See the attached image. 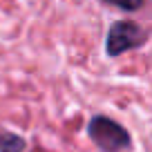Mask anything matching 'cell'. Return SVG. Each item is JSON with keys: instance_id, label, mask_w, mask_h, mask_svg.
<instances>
[{"instance_id": "6da1fadb", "label": "cell", "mask_w": 152, "mask_h": 152, "mask_svg": "<svg viewBox=\"0 0 152 152\" xmlns=\"http://www.w3.org/2000/svg\"><path fill=\"white\" fill-rule=\"evenodd\" d=\"M90 132L92 141L105 152H121L123 148H128L130 137L123 128H121L116 121L107 119V116H94L90 121Z\"/></svg>"}, {"instance_id": "7a4b0ae2", "label": "cell", "mask_w": 152, "mask_h": 152, "mask_svg": "<svg viewBox=\"0 0 152 152\" xmlns=\"http://www.w3.org/2000/svg\"><path fill=\"white\" fill-rule=\"evenodd\" d=\"M145 43V31H143L139 25L134 23H114L112 29H110V36H107V52L112 56L116 54H123L128 49H134L139 45Z\"/></svg>"}, {"instance_id": "3957f363", "label": "cell", "mask_w": 152, "mask_h": 152, "mask_svg": "<svg viewBox=\"0 0 152 152\" xmlns=\"http://www.w3.org/2000/svg\"><path fill=\"white\" fill-rule=\"evenodd\" d=\"M23 139L14 137V134H2L0 137V150L2 152H20L23 150Z\"/></svg>"}, {"instance_id": "277c9868", "label": "cell", "mask_w": 152, "mask_h": 152, "mask_svg": "<svg viewBox=\"0 0 152 152\" xmlns=\"http://www.w3.org/2000/svg\"><path fill=\"white\" fill-rule=\"evenodd\" d=\"M103 2L114 5V7H119V9H125V11H134L143 5V0H103Z\"/></svg>"}]
</instances>
